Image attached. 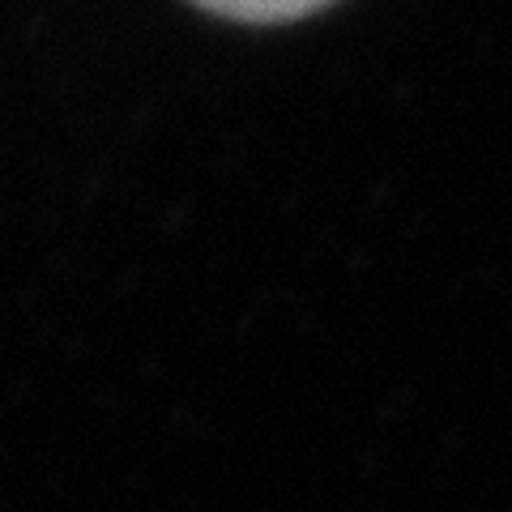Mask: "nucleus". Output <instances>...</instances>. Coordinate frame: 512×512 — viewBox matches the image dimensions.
Wrapping results in <instances>:
<instances>
[{
	"label": "nucleus",
	"instance_id": "f257e3e1",
	"mask_svg": "<svg viewBox=\"0 0 512 512\" xmlns=\"http://www.w3.org/2000/svg\"><path fill=\"white\" fill-rule=\"evenodd\" d=\"M192 5L235 22H295L303 13L325 9L329 0H192Z\"/></svg>",
	"mask_w": 512,
	"mask_h": 512
}]
</instances>
